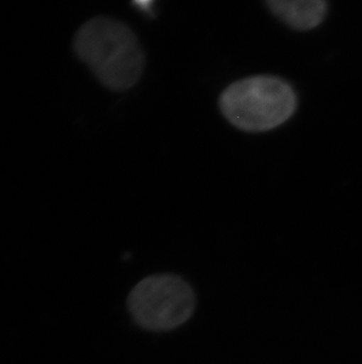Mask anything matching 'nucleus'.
I'll list each match as a JSON object with an SVG mask.
<instances>
[{
    "instance_id": "3",
    "label": "nucleus",
    "mask_w": 362,
    "mask_h": 364,
    "mask_svg": "<svg viewBox=\"0 0 362 364\" xmlns=\"http://www.w3.org/2000/svg\"><path fill=\"white\" fill-rule=\"evenodd\" d=\"M197 297L187 281L173 274L141 279L127 297V308L138 326L147 331H171L194 314Z\"/></svg>"
},
{
    "instance_id": "1",
    "label": "nucleus",
    "mask_w": 362,
    "mask_h": 364,
    "mask_svg": "<svg viewBox=\"0 0 362 364\" xmlns=\"http://www.w3.org/2000/svg\"><path fill=\"white\" fill-rule=\"evenodd\" d=\"M73 48L97 78L111 90L130 89L144 71V53L133 31L111 18L86 21L75 33Z\"/></svg>"
},
{
    "instance_id": "4",
    "label": "nucleus",
    "mask_w": 362,
    "mask_h": 364,
    "mask_svg": "<svg viewBox=\"0 0 362 364\" xmlns=\"http://www.w3.org/2000/svg\"><path fill=\"white\" fill-rule=\"evenodd\" d=\"M267 6L285 24L300 31L317 28L327 14V4L322 0H270Z\"/></svg>"
},
{
    "instance_id": "2",
    "label": "nucleus",
    "mask_w": 362,
    "mask_h": 364,
    "mask_svg": "<svg viewBox=\"0 0 362 364\" xmlns=\"http://www.w3.org/2000/svg\"><path fill=\"white\" fill-rule=\"evenodd\" d=\"M220 109L238 129L260 132L288 121L297 109V96L280 78L254 76L231 84L220 97Z\"/></svg>"
}]
</instances>
